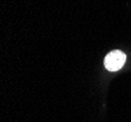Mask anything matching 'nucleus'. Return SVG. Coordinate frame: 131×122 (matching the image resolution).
<instances>
[{
  "label": "nucleus",
  "instance_id": "f257e3e1",
  "mask_svg": "<svg viewBox=\"0 0 131 122\" xmlns=\"http://www.w3.org/2000/svg\"><path fill=\"white\" fill-rule=\"evenodd\" d=\"M126 60V56L119 50L112 51L106 56L104 60L105 67L110 71H116L123 67Z\"/></svg>",
  "mask_w": 131,
  "mask_h": 122
}]
</instances>
